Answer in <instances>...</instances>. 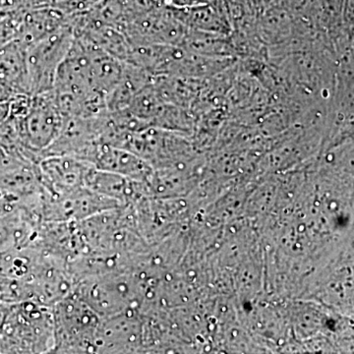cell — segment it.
Returning <instances> with one entry per match:
<instances>
[{
	"instance_id": "obj_1",
	"label": "cell",
	"mask_w": 354,
	"mask_h": 354,
	"mask_svg": "<svg viewBox=\"0 0 354 354\" xmlns=\"http://www.w3.org/2000/svg\"><path fill=\"white\" fill-rule=\"evenodd\" d=\"M55 346L53 308L32 300L6 304L0 353H51Z\"/></svg>"
},
{
	"instance_id": "obj_2",
	"label": "cell",
	"mask_w": 354,
	"mask_h": 354,
	"mask_svg": "<svg viewBox=\"0 0 354 354\" xmlns=\"http://www.w3.org/2000/svg\"><path fill=\"white\" fill-rule=\"evenodd\" d=\"M51 308L55 323V346L51 353H95L102 317L72 292Z\"/></svg>"
},
{
	"instance_id": "obj_3",
	"label": "cell",
	"mask_w": 354,
	"mask_h": 354,
	"mask_svg": "<svg viewBox=\"0 0 354 354\" xmlns=\"http://www.w3.org/2000/svg\"><path fill=\"white\" fill-rule=\"evenodd\" d=\"M64 122L53 90L32 95L27 114L17 120L23 157L38 164L41 153L57 140Z\"/></svg>"
},
{
	"instance_id": "obj_4",
	"label": "cell",
	"mask_w": 354,
	"mask_h": 354,
	"mask_svg": "<svg viewBox=\"0 0 354 354\" xmlns=\"http://www.w3.org/2000/svg\"><path fill=\"white\" fill-rule=\"evenodd\" d=\"M73 41V31L65 25L26 48L30 94L38 95L53 90L58 67Z\"/></svg>"
},
{
	"instance_id": "obj_5",
	"label": "cell",
	"mask_w": 354,
	"mask_h": 354,
	"mask_svg": "<svg viewBox=\"0 0 354 354\" xmlns=\"http://www.w3.org/2000/svg\"><path fill=\"white\" fill-rule=\"evenodd\" d=\"M39 183L46 194L62 196L85 187L88 171L94 165L68 156H48L38 164Z\"/></svg>"
},
{
	"instance_id": "obj_6",
	"label": "cell",
	"mask_w": 354,
	"mask_h": 354,
	"mask_svg": "<svg viewBox=\"0 0 354 354\" xmlns=\"http://www.w3.org/2000/svg\"><path fill=\"white\" fill-rule=\"evenodd\" d=\"M93 165L101 171L113 172L143 183L150 178L153 172L150 164L136 153L104 143L97 148Z\"/></svg>"
},
{
	"instance_id": "obj_7",
	"label": "cell",
	"mask_w": 354,
	"mask_h": 354,
	"mask_svg": "<svg viewBox=\"0 0 354 354\" xmlns=\"http://www.w3.org/2000/svg\"><path fill=\"white\" fill-rule=\"evenodd\" d=\"M0 83L14 94H30L26 48L18 39L0 46Z\"/></svg>"
},
{
	"instance_id": "obj_8",
	"label": "cell",
	"mask_w": 354,
	"mask_h": 354,
	"mask_svg": "<svg viewBox=\"0 0 354 354\" xmlns=\"http://www.w3.org/2000/svg\"><path fill=\"white\" fill-rule=\"evenodd\" d=\"M67 25L66 17L55 7L48 6L26 11L18 41L26 48Z\"/></svg>"
},
{
	"instance_id": "obj_9",
	"label": "cell",
	"mask_w": 354,
	"mask_h": 354,
	"mask_svg": "<svg viewBox=\"0 0 354 354\" xmlns=\"http://www.w3.org/2000/svg\"><path fill=\"white\" fill-rule=\"evenodd\" d=\"M142 183L143 181L134 180L120 174L101 171L92 167L86 176L85 187L115 200L124 207L136 196L137 189Z\"/></svg>"
},
{
	"instance_id": "obj_10",
	"label": "cell",
	"mask_w": 354,
	"mask_h": 354,
	"mask_svg": "<svg viewBox=\"0 0 354 354\" xmlns=\"http://www.w3.org/2000/svg\"><path fill=\"white\" fill-rule=\"evenodd\" d=\"M123 66H124V62H120L118 58L111 57L91 44V79H92L93 85L97 92L106 97V95L115 87L116 84L120 80Z\"/></svg>"
},
{
	"instance_id": "obj_11",
	"label": "cell",
	"mask_w": 354,
	"mask_h": 354,
	"mask_svg": "<svg viewBox=\"0 0 354 354\" xmlns=\"http://www.w3.org/2000/svg\"><path fill=\"white\" fill-rule=\"evenodd\" d=\"M120 2L121 8H122L123 16H124L123 25L127 23L128 21L135 19V18L140 17L144 14L150 12L151 10L160 6L155 0H120Z\"/></svg>"
},
{
	"instance_id": "obj_12",
	"label": "cell",
	"mask_w": 354,
	"mask_h": 354,
	"mask_svg": "<svg viewBox=\"0 0 354 354\" xmlns=\"http://www.w3.org/2000/svg\"><path fill=\"white\" fill-rule=\"evenodd\" d=\"M14 95L15 94L6 87L3 84L0 83V102H8Z\"/></svg>"
},
{
	"instance_id": "obj_13",
	"label": "cell",
	"mask_w": 354,
	"mask_h": 354,
	"mask_svg": "<svg viewBox=\"0 0 354 354\" xmlns=\"http://www.w3.org/2000/svg\"><path fill=\"white\" fill-rule=\"evenodd\" d=\"M70 0H50V6H57V4L64 3Z\"/></svg>"
}]
</instances>
